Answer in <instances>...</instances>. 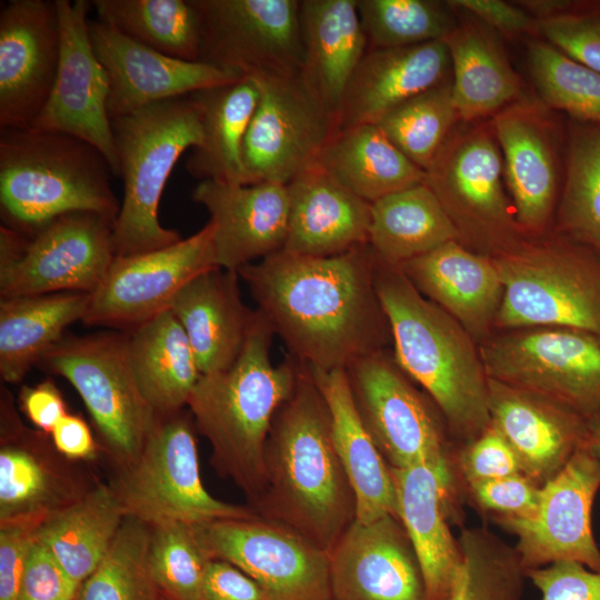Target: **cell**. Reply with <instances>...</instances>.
<instances>
[{"label":"cell","instance_id":"2","mask_svg":"<svg viewBox=\"0 0 600 600\" xmlns=\"http://www.w3.org/2000/svg\"><path fill=\"white\" fill-rule=\"evenodd\" d=\"M266 466L267 487L256 502L262 517L329 552L356 519V498L337 453L327 401L301 361L296 387L272 421Z\"/></svg>","mask_w":600,"mask_h":600},{"label":"cell","instance_id":"31","mask_svg":"<svg viewBox=\"0 0 600 600\" xmlns=\"http://www.w3.org/2000/svg\"><path fill=\"white\" fill-rule=\"evenodd\" d=\"M312 370L327 401L337 453L356 498V519L368 523L396 516V490L390 467L357 408L346 370Z\"/></svg>","mask_w":600,"mask_h":600},{"label":"cell","instance_id":"33","mask_svg":"<svg viewBox=\"0 0 600 600\" xmlns=\"http://www.w3.org/2000/svg\"><path fill=\"white\" fill-rule=\"evenodd\" d=\"M301 73L334 114L347 86L368 50L357 0H302Z\"/></svg>","mask_w":600,"mask_h":600},{"label":"cell","instance_id":"44","mask_svg":"<svg viewBox=\"0 0 600 600\" xmlns=\"http://www.w3.org/2000/svg\"><path fill=\"white\" fill-rule=\"evenodd\" d=\"M459 120L448 78L391 110L377 126L411 162L427 171Z\"/></svg>","mask_w":600,"mask_h":600},{"label":"cell","instance_id":"60","mask_svg":"<svg viewBox=\"0 0 600 600\" xmlns=\"http://www.w3.org/2000/svg\"><path fill=\"white\" fill-rule=\"evenodd\" d=\"M589 444L600 459V411L587 419Z\"/></svg>","mask_w":600,"mask_h":600},{"label":"cell","instance_id":"7","mask_svg":"<svg viewBox=\"0 0 600 600\" xmlns=\"http://www.w3.org/2000/svg\"><path fill=\"white\" fill-rule=\"evenodd\" d=\"M37 367L72 384L103 447L122 467L140 454L160 417L136 382L126 332L64 334Z\"/></svg>","mask_w":600,"mask_h":600},{"label":"cell","instance_id":"23","mask_svg":"<svg viewBox=\"0 0 600 600\" xmlns=\"http://www.w3.org/2000/svg\"><path fill=\"white\" fill-rule=\"evenodd\" d=\"M331 600H427L419 561L398 519L354 520L329 551Z\"/></svg>","mask_w":600,"mask_h":600},{"label":"cell","instance_id":"48","mask_svg":"<svg viewBox=\"0 0 600 600\" xmlns=\"http://www.w3.org/2000/svg\"><path fill=\"white\" fill-rule=\"evenodd\" d=\"M209 559L193 526L167 522L151 527L150 570L160 593L168 600H200Z\"/></svg>","mask_w":600,"mask_h":600},{"label":"cell","instance_id":"61","mask_svg":"<svg viewBox=\"0 0 600 600\" xmlns=\"http://www.w3.org/2000/svg\"><path fill=\"white\" fill-rule=\"evenodd\" d=\"M77 600H78V598H77Z\"/></svg>","mask_w":600,"mask_h":600},{"label":"cell","instance_id":"34","mask_svg":"<svg viewBox=\"0 0 600 600\" xmlns=\"http://www.w3.org/2000/svg\"><path fill=\"white\" fill-rule=\"evenodd\" d=\"M136 382L159 417L182 411L201 377L187 334L170 310L126 331Z\"/></svg>","mask_w":600,"mask_h":600},{"label":"cell","instance_id":"6","mask_svg":"<svg viewBox=\"0 0 600 600\" xmlns=\"http://www.w3.org/2000/svg\"><path fill=\"white\" fill-rule=\"evenodd\" d=\"M123 198L112 227L116 256L168 247L182 238L159 221V202L179 158L203 138L191 94L143 107L111 120Z\"/></svg>","mask_w":600,"mask_h":600},{"label":"cell","instance_id":"24","mask_svg":"<svg viewBox=\"0 0 600 600\" xmlns=\"http://www.w3.org/2000/svg\"><path fill=\"white\" fill-rule=\"evenodd\" d=\"M390 471L396 513L419 561L427 600H448L461 559L448 522L457 497L452 459L390 467Z\"/></svg>","mask_w":600,"mask_h":600},{"label":"cell","instance_id":"51","mask_svg":"<svg viewBox=\"0 0 600 600\" xmlns=\"http://www.w3.org/2000/svg\"><path fill=\"white\" fill-rule=\"evenodd\" d=\"M452 462L464 486L521 472L514 451L492 423L463 444Z\"/></svg>","mask_w":600,"mask_h":600},{"label":"cell","instance_id":"10","mask_svg":"<svg viewBox=\"0 0 600 600\" xmlns=\"http://www.w3.org/2000/svg\"><path fill=\"white\" fill-rule=\"evenodd\" d=\"M112 227L91 212L64 214L28 237L1 226V298L91 293L116 257Z\"/></svg>","mask_w":600,"mask_h":600},{"label":"cell","instance_id":"58","mask_svg":"<svg viewBox=\"0 0 600 600\" xmlns=\"http://www.w3.org/2000/svg\"><path fill=\"white\" fill-rule=\"evenodd\" d=\"M52 446L67 459H92L97 444L87 422L77 414L67 413L52 429Z\"/></svg>","mask_w":600,"mask_h":600},{"label":"cell","instance_id":"13","mask_svg":"<svg viewBox=\"0 0 600 600\" xmlns=\"http://www.w3.org/2000/svg\"><path fill=\"white\" fill-rule=\"evenodd\" d=\"M200 20L199 61L260 77L300 72V1L191 0Z\"/></svg>","mask_w":600,"mask_h":600},{"label":"cell","instance_id":"45","mask_svg":"<svg viewBox=\"0 0 600 600\" xmlns=\"http://www.w3.org/2000/svg\"><path fill=\"white\" fill-rule=\"evenodd\" d=\"M151 527L126 517L109 551L83 581L78 600H159L149 563Z\"/></svg>","mask_w":600,"mask_h":600},{"label":"cell","instance_id":"53","mask_svg":"<svg viewBox=\"0 0 600 600\" xmlns=\"http://www.w3.org/2000/svg\"><path fill=\"white\" fill-rule=\"evenodd\" d=\"M540 600H600V571L576 561H559L526 569Z\"/></svg>","mask_w":600,"mask_h":600},{"label":"cell","instance_id":"29","mask_svg":"<svg viewBox=\"0 0 600 600\" xmlns=\"http://www.w3.org/2000/svg\"><path fill=\"white\" fill-rule=\"evenodd\" d=\"M287 190L289 227L283 251L332 257L368 244L371 203L319 166L296 177Z\"/></svg>","mask_w":600,"mask_h":600},{"label":"cell","instance_id":"16","mask_svg":"<svg viewBox=\"0 0 600 600\" xmlns=\"http://www.w3.org/2000/svg\"><path fill=\"white\" fill-rule=\"evenodd\" d=\"M600 489V459L588 442L551 480L541 486L536 512L524 520L496 523L517 539L526 569L576 561L600 571V549L592 530V507Z\"/></svg>","mask_w":600,"mask_h":600},{"label":"cell","instance_id":"14","mask_svg":"<svg viewBox=\"0 0 600 600\" xmlns=\"http://www.w3.org/2000/svg\"><path fill=\"white\" fill-rule=\"evenodd\" d=\"M488 378L524 389L589 419L600 411V338L558 328L508 337L482 349Z\"/></svg>","mask_w":600,"mask_h":600},{"label":"cell","instance_id":"8","mask_svg":"<svg viewBox=\"0 0 600 600\" xmlns=\"http://www.w3.org/2000/svg\"><path fill=\"white\" fill-rule=\"evenodd\" d=\"M192 417H160L140 454L111 486L126 517L154 527L167 522L200 526L248 518L247 508L221 501L206 489L199 467Z\"/></svg>","mask_w":600,"mask_h":600},{"label":"cell","instance_id":"39","mask_svg":"<svg viewBox=\"0 0 600 600\" xmlns=\"http://www.w3.org/2000/svg\"><path fill=\"white\" fill-rule=\"evenodd\" d=\"M458 239L456 226L426 182L371 203L368 244L381 264L397 268Z\"/></svg>","mask_w":600,"mask_h":600},{"label":"cell","instance_id":"20","mask_svg":"<svg viewBox=\"0 0 600 600\" xmlns=\"http://www.w3.org/2000/svg\"><path fill=\"white\" fill-rule=\"evenodd\" d=\"M491 124L517 222L528 231H540L553 210L563 176L561 128L550 108L530 96L498 111Z\"/></svg>","mask_w":600,"mask_h":600},{"label":"cell","instance_id":"59","mask_svg":"<svg viewBox=\"0 0 600 600\" xmlns=\"http://www.w3.org/2000/svg\"><path fill=\"white\" fill-rule=\"evenodd\" d=\"M538 22L551 19L574 10L581 1L572 0H524L517 1Z\"/></svg>","mask_w":600,"mask_h":600},{"label":"cell","instance_id":"19","mask_svg":"<svg viewBox=\"0 0 600 600\" xmlns=\"http://www.w3.org/2000/svg\"><path fill=\"white\" fill-rule=\"evenodd\" d=\"M61 53L56 0H10L0 11V129H30L52 91Z\"/></svg>","mask_w":600,"mask_h":600},{"label":"cell","instance_id":"56","mask_svg":"<svg viewBox=\"0 0 600 600\" xmlns=\"http://www.w3.org/2000/svg\"><path fill=\"white\" fill-rule=\"evenodd\" d=\"M450 8L463 10L490 29L506 34L533 33L538 21L518 4L501 0H450Z\"/></svg>","mask_w":600,"mask_h":600},{"label":"cell","instance_id":"1","mask_svg":"<svg viewBox=\"0 0 600 600\" xmlns=\"http://www.w3.org/2000/svg\"><path fill=\"white\" fill-rule=\"evenodd\" d=\"M369 244L332 257L280 251L238 274L289 354L313 370H347L390 333Z\"/></svg>","mask_w":600,"mask_h":600},{"label":"cell","instance_id":"27","mask_svg":"<svg viewBox=\"0 0 600 600\" xmlns=\"http://www.w3.org/2000/svg\"><path fill=\"white\" fill-rule=\"evenodd\" d=\"M451 69L443 40L368 49L336 114V131L377 124L391 110L444 80Z\"/></svg>","mask_w":600,"mask_h":600},{"label":"cell","instance_id":"28","mask_svg":"<svg viewBox=\"0 0 600 600\" xmlns=\"http://www.w3.org/2000/svg\"><path fill=\"white\" fill-rule=\"evenodd\" d=\"M0 449V524L39 526L88 490L58 463L39 433L26 429L2 404Z\"/></svg>","mask_w":600,"mask_h":600},{"label":"cell","instance_id":"50","mask_svg":"<svg viewBox=\"0 0 600 600\" xmlns=\"http://www.w3.org/2000/svg\"><path fill=\"white\" fill-rule=\"evenodd\" d=\"M464 487L472 503L494 522L530 518L541 492V486L521 472Z\"/></svg>","mask_w":600,"mask_h":600},{"label":"cell","instance_id":"5","mask_svg":"<svg viewBox=\"0 0 600 600\" xmlns=\"http://www.w3.org/2000/svg\"><path fill=\"white\" fill-rule=\"evenodd\" d=\"M111 176L107 158L79 138L0 129L1 226L28 237L74 212L96 213L114 223L121 202Z\"/></svg>","mask_w":600,"mask_h":600},{"label":"cell","instance_id":"22","mask_svg":"<svg viewBox=\"0 0 600 600\" xmlns=\"http://www.w3.org/2000/svg\"><path fill=\"white\" fill-rule=\"evenodd\" d=\"M433 191L458 230L481 233L508 229L502 156L490 122L453 130L426 171Z\"/></svg>","mask_w":600,"mask_h":600},{"label":"cell","instance_id":"17","mask_svg":"<svg viewBox=\"0 0 600 600\" xmlns=\"http://www.w3.org/2000/svg\"><path fill=\"white\" fill-rule=\"evenodd\" d=\"M346 371L359 413L389 467L450 458L433 412L393 356L381 350Z\"/></svg>","mask_w":600,"mask_h":600},{"label":"cell","instance_id":"36","mask_svg":"<svg viewBox=\"0 0 600 600\" xmlns=\"http://www.w3.org/2000/svg\"><path fill=\"white\" fill-rule=\"evenodd\" d=\"M202 122L203 138L186 160L193 178L247 184L242 146L259 99L254 79L240 80L191 93Z\"/></svg>","mask_w":600,"mask_h":600},{"label":"cell","instance_id":"52","mask_svg":"<svg viewBox=\"0 0 600 600\" xmlns=\"http://www.w3.org/2000/svg\"><path fill=\"white\" fill-rule=\"evenodd\" d=\"M80 587L34 537L26 560L18 600H77Z\"/></svg>","mask_w":600,"mask_h":600},{"label":"cell","instance_id":"12","mask_svg":"<svg viewBox=\"0 0 600 600\" xmlns=\"http://www.w3.org/2000/svg\"><path fill=\"white\" fill-rule=\"evenodd\" d=\"M193 528L210 559L236 566L269 600H331L329 552L291 528L257 514Z\"/></svg>","mask_w":600,"mask_h":600},{"label":"cell","instance_id":"35","mask_svg":"<svg viewBox=\"0 0 600 600\" xmlns=\"http://www.w3.org/2000/svg\"><path fill=\"white\" fill-rule=\"evenodd\" d=\"M489 29L468 20L456 24L443 39L450 56L453 102L464 122L494 116L520 97V77Z\"/></svg>","mask_w":600,"mask_h":600},{"label":"cell","instance_id":"4","mask_svg":"<svg viewBox=\"0 0 600 600\" xmlns=\"http://www.w3.org/2000/svg\"><path fill=\"white\" fill-rule=\"evenodd\" d=\"M377 293L399 368L430 396L463 444L491 423L489 378L460 323L398 269L377 261Z\"/></svg>","mask_w":600,"mask_h":600},{"label":"cell","instance_id":"21","mask_svg":"<svg viewBox=\"0 0 600 600\" xmlns=\"http://www.w3.org/2000/svg\"><path fill=\"white\" fill-rule=\"evenodd\" d=\"M93 51L109 82L110 119L149 104L244 78L201 61L176 59L146 47L101 22L89 20Z\"/></svg>","mask_w":600,"mask_h":600},{"label":"cell","instance_id":"3","mask_svg":"<svg viewBox=\"0 0 600 600\" xmlns=\"http://www.w3.org/2000/svg\"><path fill=\"white\" fill-rule=\"evenodd\" d=\"M276 337L256 309L243 349L226 370L201 374L187 407L196 429L209 441L212 464L253 501L267 487L266 447L279 408L292 393L300 361L271 360Z\"/></svg>","mask_w":600,"mask_h":600},{"label":"cell","instance_id":"40","mask_svg":"<svg viewBox=\"0 0 600 600\" xmlns=\"http://www.w3.org/2000/svg\"><path fill=\"white\" fill-rule=\"evenodd\" d=\"M124 518L113 488L101 483L50 514L34 537L81 586L106 557Z\"/></svg>","mask_w":600,"mask_h":600},{"label":"cell","instance_id":"55","mask_svg":"<svg viewBox=\"0 0 600 600\" xmlns=\"http://www.w3.org/2000/svg\"><path fill=\"white\" fill-rule=\"evenodd\" d=\"M200 600H269L264 590L236 566L220 559L206 564Z\"/></svg>","mask_w":600,"mask_h":600},{"label":"cell","instance_id":"32","mask_svg":"<svg viewBox=\"0 0 600 600\" xmlns=\"http://www.w3.org/2000/svg\"><path fill=\"white\" fill-rule=\"evenodd\" d=\"M397 268L424 297L469 329H481L497 314L503 288L494 261L468 251L458 240Z\"/></svg>","mask_w":600,"mask_h":600},{"label":"cell","instance_id":"11","mask_svg":"<svg viewBox=\"0 0 600 600\" xmlns=\"http://www.w3.org/2000/svg\"><path fill=\"white\" fill-rule=\"evenodd\" d=\"M252 79L259 99L242 146L246 183L287 186L317 164L336 132V117L301 71Z\"/></svg>","mask_w":600,"mask_h":600},{"label":"cell","instance_id":"18","mask_svg":"<svg viewBox=\"0 0 600 600\" xmlns=\"http://www.w3.org/2000/svg\"><path fill=\"white\" fill-rule=\"evenodd\" d=\"M61 53L50 97L30 129L73 136L96 147L119 177L108 113L109 82L89 33L91 1L56 0Z\"/></svg>","mask_w":600,"mask_h":600},{"label":"cell","instance_id":"54","mask_svg":"<svg viewBox=\"0 0 600 600\" xmlns=\"http://www.w3.org/2000/svg\"><path fill=\"white\" fill-rule=\"evenodd\" d=\"M38 527L0 524V600H18L29 548Z\"/></svg>","mask_w":600,"mask_h":600},{"label":"cell","instance_id":"37","mask_svg":"<svg viewBox=\"0 0 600 600\" xmlns=\"http://www.w3.org/2000/svg\"><path fill=\"white\" fill-rule=\"evenodd\" d=\"M88 292L4 297L0 300V374L18 383L87 314Z\"/></svg>","mask_w":600,"mask_h":600},{"label":"cell","instance_id":"49","mask_svg":"<svg viewBox=\"0 0 600 600\" xmlns=\"http://www.w3.org/2000/svg\"><path fill=\"white\" fill-rule=\"evenodd\" d=\"M547 42L600 73V1H581L572 11L538 22Z\"/></svg>","mask_w":600,"mask_h":600},{"label":"cell","instance_id":"9","mask_svg":"<svg viewBox=\"0 0 600 600\" xmlns=\"http://www.w3.org/2000/svg\"><path fill=\"white\" fill-rule=\"evenodd\" d=\"M506 327L552 326L600 338V254L583 246L532 247L493 260Z\"/></svg>","mask_w":600,"mask_h":600},{"label":"cell","instance_id":"43","mask_svg":"<svg viewBox=\"0 0 600 600\" xmlns=\"http://www.w3.org/2000/svg\"><path fill=\"white\" fill-rule=\"evenodd\" d=\"M460 563L448 600H522L526 568L514 548L486 527L458 537Z\"/></svg>","mask_w":600,"mask_h":600},{"label":"cell","instance_id":"57","mask_svg":"<svg viewBox=\"0 0 600 600\" xmlns=\"http://www.w3.org/2000/svg\"><path fill=\"white\" fill-rule=\"evenodd\" d=\"M19 400L24 416L43 433L50 434L68 413L61 392L50 380L22 387Z\"/></svg>","mask_w":600,"mask_h":600},{"label":"cell","instance_id":"30","mask_svg":"<svg viewBox=\"0 0 600 600\" xmlns=\"http://www.w3.org/2000/svg\"><path fill=\"white\" fill-rule=\"evenodd\" d=\"M237 271L214 268L190 280L168 310L183 328L201 374L231 367L240 356L256 310L242 301Z\"/></svg>","mask_w":600,"mask_h":600},{"label":"cell","instance_id":"47","mask_svg":"<svg viewBox=\"0 0 600 600\" xmlns=\"http://www.w3.org/2000/svg\"><path fill=\"white\" fill-rule=\"evenodd\" d=\"M368 49L443 40L456 27L448 4L432 0H357Z\"/></svg>","mask_w":600,"mask_h":600},{"label":"cell","instance_id":"25","mask_svg":"<svg viewBox=\"0 0 600 600\" xmlns=\"http://www.w3.org/2000/svg\"><path fill=\"white\" fill-rule=\"evenodd\" d=\"M191 197L210 216L221 269L238 272L284 249L289 227L287 186L202 180Z\"/></svg>","mask_w":600,"mask_h":600},{"label":"cell","instance_id":"42","mask_svg":"<svg viewBox=\"0 0 600 600\" xmlns=\"http://www.w3.org/2000/svg\"><path fill=\"white\" fill-rule=\"evenodd\" d=\"M562 182V230L600 254V124L571 120Z\"/></svg>","mask_w":600,"mask_h":600},{"label":"cell","instance_id":"41","mask_svg":"<svg viewBox=\"0 0 600 600\" xmlns=\"http://www.w3.org/2000/svg\"><path fill=\"white\" fill-rule=\"evenodd\" d=\"M98 20L166 56L199 61L201 30L191 0H93Z\"/></svg>","mask_w":600,"mask_h":600},{"label":"cell","instance_id":"46","mask_svg":"<svg viewBox=\"0 0 600 600\" xmlns=\"http://www.w3.org/2000/svg\"><path fill=\"white\" fill-rule=\"evenodd\" d=\"M527 51L539 99L572 120L600 124V73L570 59L547 41L532 39Z\"/></svg>","mask_w":600,"mask_h":600},{"label":"cell","instance_id":"15","mask_svg":"<svg viewBox=\"0 0 600 600\" xmlns=\"http://www.w3.org/2000/svg\"><path fill=\"white\" fill-rule=\"evenodd\" d=\"M213 232L208 221L196 233L168 247L116 256L103 280L91 292L82 322L129 331L168 310L190 280L219 267Z\"/></svg>","mask_w":600,"mask_h":600},{"label":"cell","instance_id":"26","mask_svg":"<svg viewBox=\"0 0 600 600\" xmlns=\"http://www.w3.org/2000/svg\"><path fill=\"white\" fill-rule=\"evenodd\" d=\"M491 423L539 486L557 476L588 440L587 419L541 394L489 378Z\"/></svg>","mask_w":600,"mask_h":600},{"label":"cell","instance_id":"38","mask_svg":"<svg viewBox=\"0 0 600 600\" xmlns=\"http://www.w3.org/2000/svg\"><path fill=\"white\" fill-rule=\"evenodd\" d=\"M317 166L370 203L426 182V171L411 162L377 124L336 131Z\"/></svg>","mask_w":600,"mask_h":600}]
</instances>
